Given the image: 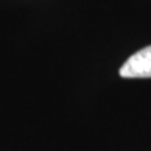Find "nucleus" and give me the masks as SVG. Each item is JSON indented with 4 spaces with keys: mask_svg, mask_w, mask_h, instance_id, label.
<instances>
[{
    "mask_svg": "<svg viewBox=\"0 0 151 151\" xmlns=\"http://www.w3.org/2000/svg\"><path fill=\"white\" fill-rule=\"evenodd\" d=\"M123 78H150L151 77V45L136 52L120 67Z\"/></svg>",
    "mask_w": 151,
    "mask_h": 151,
    "instance_id": "1",
    "label": "nucleus"
}]
</instances>
